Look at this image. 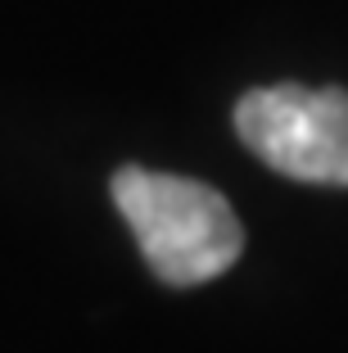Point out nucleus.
I'll list each match as a JSON object with an SVG mask.
<instances>
[{
    "label": "nucleus",
    "mask_w": 348,
    "mask_h": 353,
    "mask_svg": "<svg viewBox=\"0 0 348 353\" xmlns=\"http://www.w3.org/2000/svg\"><path fill=\"white\" fill-rule=\"evenodd\" d=\"M236 132L272 172L348 186V91L344 86H258L236 104Z\"/></svg>",
    "instance_id": "nucleus-2"
},
{
    "label": "nucleus",
    "mask_w": 348,
    "mask_h": 353,
    "mask_svg": "<svg viewBox=\"0 0 348 353\" xmlns=\"http://www.w3.org/2000/svg\"><path fill=\"white\" fill-rule=\"evenodd\" d=\"M109 190L127 227L136 231L145 263L167 285H204L245 250L236 208L195 176L118 168Z\"/></svg>",
    "instance_id": "nucleus-1"
}]
</instances>
